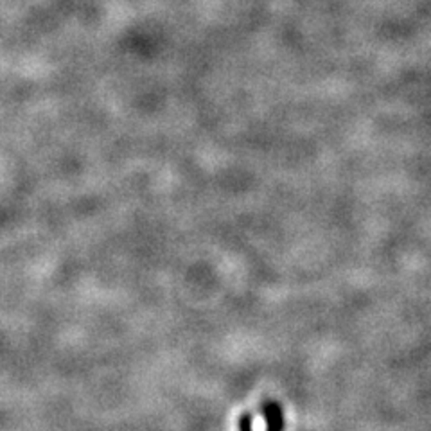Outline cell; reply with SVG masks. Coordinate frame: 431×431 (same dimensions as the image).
I'll list each match as a JSON object with an SVG mask.
<instances>
[{"mask_svg":"<svg viewBox=\"0 0 431 431\" xmlns=\"http://www.w3.org/2000/svg\"><path fill=\"white\" fill-rule=\"evenodd\" d=\"M238 428L239 431H254V419H251L250 411H243L239 415Z\"/></svg>","mask_w":431,"mask_h":431,"instance_id":"cell-2","label":"cell"},{"mask_svg":"<svg viewBox=\"0 0 431 431\" xmlns=\"http://www.w3.org/2000/svg\"><path fill=\"white\" fill-rule=\"evenodd\" d=\"M263 415L264 423H266V431H284V410H282L279 402L273 401V399L264 401Z\"/></svg>","mask_w":431,"mask_h":431,"instance_id":"cell-1","label":"cell"}]
</instances>
